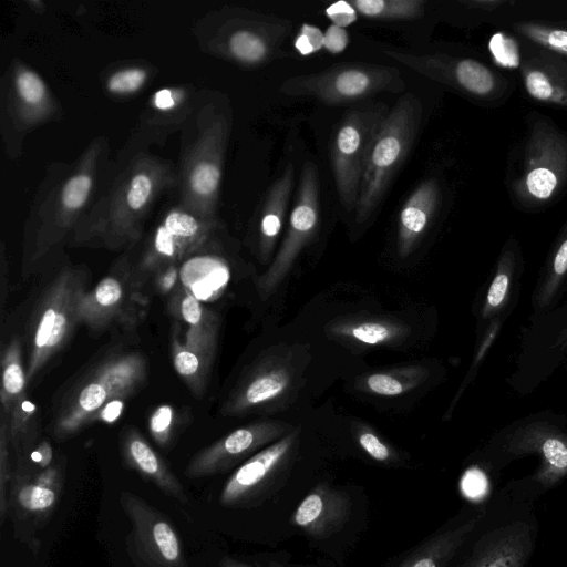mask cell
<instances>
[{"label": "cell", "mask_w": 567, "mask_h": 567, "mask_svg": "<svg viewBox=\"0 0 567 567\" xmlns=\"http://www.w3.org/2000/svg\"><path fill=\"white\" fill-rule=\"evenodd\" d=\"M125 463L144 480L153 483L166 496L182 504L188 503L184 486L164 460L136 431H128L122 442Z\"/></svg>", "instance_id": "22"}, {"label": "cell", "mask_w": 567, "mask_h": 567, "mask_svg": "<svg viewBox=\"0 0 567 567\" xmlns=\"http://www.w3.org/2000/svg\"><path fill=\"white\" fill-rule=\"evenodd\" d=\"M61 116L62 106L44 79L21 59H12L0 79V136L7 156L19 159L25 137Z\"/></svg>", "instance_id": "5"}, {"label": "cell", "mask_w": 567, "mask_h": 567, "mask_svg": "<svg viewBox=\"0 0 567 567\" xmlns=\"http://www.w3.org/2000/svg\"><path fill=\"white\" fill-rule=\"evenodd\" d=\"M179 275L187 291L198 300H209L226 285L228 269L221 258L202 254L200 247L184 260Z\"/></svg>", "instance_id": "29"}, {"label": "cell", "mask_w": 567, "mask_h": 567, "mask_svg": "<svg viewBox=\"0 0 567 567\" xmlns=\"http://www.w3.org/2000/svg\"><path fill=\"white\" fill-rule=\"evenodd\" d=\"M506 2L505 0H468L462 3L473 9L492 11L504 6Z\"/></svg>", "instance_id": "50"}, {"label": "cell", "mask_w": 567, "mask_h": 567, "mask_svg": "<svg viewBox=\"0 0 567 567\" xmlns=\"http://www.w3.org/2000/svg\"><path fill=\"white\" fill-rule=\"evenodd\" d=\"M146 378L145 359L136 352L112 357L83 380L59 411L53 434L63 440L93 421L111 401L124 399Z\"/></svg>", "instance_id": "7"}, {"label": "cell", "mask_w": 567, "mask_h": 567, "mask_svg": "<svg viewBox=\"0 0 567 567\" xmlns=\"http://www.w3.org/2000/svg\"><path fill=\"white\" fill-rule=\"evenodd\" d=\"M422 106L412 93L401 96L382 122L370 150L362 175L355 220L363 223L383 198L395 172L405 159L415 138Z\"/></svg>", "instance_id": "6"}, {"label": "cell", "mask_w": 567, "mask_h": 567, "mask_svg": "<svg viewBox=\"0 0 567 567\" xmlns=\"http://www.w3.org/2000/svg\"><path fill=\"white\" fill-rule=\"evenodd\" d=\"M179 313L183 320L193 328L202 327L212 321L205 317L200 301L186 290L179 302Z\"/></svg>", "instance_id": "41"}, {"label": "cell", "mask_w": 567, "mask_h": 567, "mask_svg": "<svg viewBox=\"0 0 567 567\" xmlns=\"http://www.w3.org/2000/svg\"><path fill=\"white\" fill-rule=\"evenodd\" d=\"M1 368V412L2 417H7L16 402L25 395L28 382L27 372L22 364L21 341L19 337H13L4 349Z\"/></svg>", "instance_id": "31"}, {"label": "cell", "mask_w": 567, "mask_h": 567, "mask_svg": "<svg viewBox=\"0 0 567 567\" xmlns=\"http://www.w3.org/2000/svg\"><path fill=\"white\" fill-rule=\"evenodd\" d=\"M520 75L526 93L535 101L567 109V61L548 51L528 55Z\"/></svg>", "instance_id": "20"}, {"label": "cell", "mask_w": 567, "mask_h": 567, "mask_svg": "<svg viewBox=\"0 0 567 567\" xmlns=\"http://www.w3.org/2000/svg\"><path fill=\"white\" fill-rule=\"evenodd\" d=\"M291 30L287 20L241 8H223L202 18L195 34L203 50L245 66L271 61Z\"/></svg>", "instance_id": "4"}, {"label": "cell", "mask_w": 567, "mask_h": 567, "mask_svg": "<svg viewBox=\"0 0 567 567\" xmlns=\"http://www.w3.org/2000/svg\"><path fill=\"white\" fill-rule=\"evenodd\" d=\"M554 270L558 275H561L567 270V238L560 244L556 252Z\"/></svg>", "instance_id": "49"}, {"label": "cell", "mask_w": 567, "mask_h": 567, "mask_svg": "<svg viewBox=\"0 0 567 567\" xmlns=\"http://www.w3.org/2000/svg\"><path fill=\"white\" fill-rule=\"evenodd\" d=\"M110 158L109 138L97 135L73 162H52L45 167L25 219L31 260L70 240L97 193Z\"/></svg>", "instance_id": "2"}, {"label": "cell", "mask_w": 567, "mask_h": 567, "mask_svg": "<svg viewBox=\"0 0 567 567\" xmlns=\"http://www.w3.org/2000/svg\"><path fill=\"white\" fill-rule=\"evenodd\" d=\"M323 45L324 34L317 25L303 23L300 27L295 40V48L301 55L312 54L322 49Z\"/></svg>", "instance_id": "39"}, {"label": "cell", "mask_w": 567, "mask_h": 567, "mask_svg": "<svg viewBox=\"0 0 567 567\" xmlns=\"http://www.w3.org/2000/svg\"><path fill=\"white\" fill-rule=\"evenodd\" d=\"M324 13L332 24L343 29L358 19V13L349 1L334 2L326 9Z\"/></svg>", "instance_id": "42"}, {"label": "cell", "mask_w": 567, "mask_h": 567, "mask_svg": "<svg viewBox=\"0 0 567 567\" xmlns=\"http://www.w3.org/2000/svg\"><path fill=\"white\" fill-rule=\"evenodd\" d=\"M349 43V37L343 28L331 24L324 33V45L327 51L337 54L342 52Z\"/></svg>", "instance_id": "45"}, {"label": "cell", "mask_w": 567, "mask_h": 567, "mask_svg": "<svg viewBox=\"0 0 567 567\" xmlns=\"http://www.w3.org/2000/svg\"><path fill=\"white\" fill-rule=\"evenodd\" d=\"M53 452L51 445L48 442H42L38 445L34 452H32L31 457L34 463H37L40 467H48L52 461Z\"/></svg>", "instance_id": "48"}, {"label": "cell", "mask_w": 567, "mask_h": 567, "mask_svg": "<svg viewBox=\"0 0 567 567\" xmlns=\"http://www.w3.org/2000/svg\"><path fill=\"white\" fill-rule=\"evenodd\" d=\"M358 442L362 450L378 462H388L392 458V451L389 445L370 429L360 430Z\"/></svg>", "instance_id": "40"}, {"label": "cell", "mask_w": 567, "mask_h": 567, "mask_svg": "<svg viewBox=\"0 0 567 567\" xmlns=\"http://www.w3.org/2000/svg\"><path fill=\"white\" fill-rule=\"evenodd\" d=\"M336 339L363 346H386L403 341L410 328L393 319L383 317L339 318L328 326Z\"/></svg>", "instance_id": "26"}, {"label": "cell", "mask_w": 567, "mask_h": 567, "mask_svg": "<svg viewBox=\"0 0 567 567\" xmlns=\"http://www.w3.org/2000/svg\"><path fill=\"white\" fill-rule=\"evenodd\" d=\"M293 166L289 163L265 198L258 227L259 255L264 262L271 257L280 235L293 187Z\"/></svg>", "instance_id": "27"}, {"label": "cell", "mask_w": 567, "mask_h": 567, "mask_svg": "<svg viewBox=\"0 0 567 567\" xmlns=\"http://www.w3.org/2000/svg\"><path fill=\"white\" fill-rule=\"evenodd\" d=\"M507 286L508 278L505 274H499L495 277L487 295V300L491 306L496 307L503 301Z\"/></svg>", "instance_id": "46"}, {"label": "cell", "mask_w": 567, "mask_h": 567, "mask_svg": "<svg viewBox=\"0 0 567 567\" xmlns=\"http://www.w3.org/2000/svg\"><path fill=\"white\" fill-rule=\"evenodd\" d=\"M28 4L31 6V8L35 11H38V9H40L41 12H43L45 10L44 2H42L40 0H30V1H28Z\"/></svg>", "instance_id": "53"}, {"label": "cell", "mask_w": 567, "mask_h": 567, "mask_svg": "<svg viewBox=\"0 0 567 567\" xmlns=\"http://www.w3.org/2000/svg\"><path fill=\"white\" fill-rule=\"evenodd\" d=\"M319 223V175L312 162L302 166L295 206L290 213L286 236L268 269L258 278L261 300L272 296L310 241Z\"/></svg>", "instance_id": "14"}, {"label": "cell", "mask_w": 567, "mask_h": 567, "mask_svg": "<svg viewBox=\"0 0 567 567\" xmlns=\"http://www.w3.org/2000/svg\"><path fill=\"white\" fill-rule=\"evenodd\" d=\"M202 91L190 84H176L153 92L121 150L135 153L150 151L153 145L164 146L173 134L187 125Z\"/></svg>", "instance_id": "15"}, {"label": "cell", "mask_w": 567, "mask_h": 567, "mask_svg": "<svg viewBox=\"0 0 567 567\" xmlns=\"http://www.w3.org/2000/svg\"><path fill=\"white\" fill-rule=\"evenodd\" d=\"M221 225L218 218L202 217L178 200L166 207L146 241L134 269L137 284L142 275L161 271L185 260L203 247Z\"/></svg>", "instance_id": "12"}, {"label": "cell", "mask_w": 567, "mask_h": 567, "mask_svg": "<svg viewBox=\"0 0 567 567\" xmlns=\"http://www.w3.org/2000/svg\"><path fill=\"white\" fill-rule=\"evenodd\" d=\"M427 374V370L422 365L393 368L365 375L360 388L375 395L398 396L422 384Z\"/></svg>", "instance_id": "30"}, {"label": "cell", "mask_w": 567, "mask_h": 567, "mask_svg": "<svg viewBox=\"0 0 567 567\" xmlns=\"http://www.w3.org/2000/svg\"><path fill=\"white\" fill-rule=\"evenodd\" d=\"M546 460L556 468L567 467V449L556 439L547 440L543 445Z\"/></svg>", "instance_id": "44"}, {"label": "cell", "mask_w": 567, "mask_h": 567, "mask_svg": "<svg viewBox=\"0 0 567 567\" xmlns=\"http://www.w3.org/2000/svg\"><path fill=\"white\" fill-rule=\"evenodd\" d=\"M487 488V481L484 473L477 468L468 470L462 480V489L467 497H482Z\"/></svg>", "instance_id": "43"}, {"label": "cell", "mask_w": 567, "mask_h": 567, "mask_svg": "<svg viewBox=\"0 0 567 567\" xmlns=\"http://www.w3.org/2000/svg\"><path fill=\"white\" fill-rule=\"evenodd\" d=\"M173 409L167 404L158 406L150 419V431L159 445H166L171 437Z\"/></svg>", "instance_id": "38"}, {"label": "cell", "mask_w": 567, "mask_h": 567, "mask_svg": "<svg viewBox=\"0 0 567 567\" xmlns=\"http://www.w3.org/2000/svg\"><path fill=\"white\" fill-rule=\"evenodd\" d=\"M216 324L210 321L202 327H189L186 342L173 341V362L177 373L198 393L213 359Z\"/></svg>", "instance_id": "24"}, {"label": "cell", "mask_w": 567, "mask_h": 567, "mask_svg": "<svg viewBox=\"0 0 567 567\" xmlns=\"http://www.w3.org/2000/svg\"><path fill=\"white\" fill-rule=\"evenodd\" d=\"M156 73L157 69L147 63L128 62L107 70L102 86L109 96L126 99L142 91Z\"/></svg>", "instance_id": "32"}, {"label": "cell", "mask_w": 567, "mask_h": 567, "mask_svg": "<svg viewBox=\"0 0 567 567\" xmlns=\"http://www.w3.org/2000/svg\"><path fill=\"white\" fill-rule=\"evenodd\" d=\"M358 14L373 20H414L424 16V0H351Z\"/></svg>", "instance_id": "33"}, {"label": "cell", "mask_w": 567, "mask_h": 567, "mask_svg": "<svg viewBox=\"0 0 567 567\" xmlns=\"http://www.w3.org/2000/svg\"><path fill=\"white\" fill-rule=\"evenodd\" d=\"M123 399H115L111 402H109L94 417L101 419L105 422H113L117 419V416L121 414V411L123 409Z\"/></svg>", "instance_id": "47"}, {"label": "cell", "mask_w": 567, "mask_h": 567, "mask_svg": "<svg viewBox=\"0 0 567 567\" xmlns=\"http://www.w3.org/2000/svg\"><path fill=\"white\" fill-rule=\"evenodd\" d=\"M405 83L396 68L374 64H338L321 72L285 80L279 91L288 96H310L336 105L379 92H400Z\"/></svg>", "instance_id": "10"}, {"label": "cell", "mask_w": 567, "mask_h": 567, "mask_svg": "<svg viewBox=\"0 0 567 567\" xmlns=\"http://www.w3.org/2000/svg\"><path fill=\"white\" fill-rule=\"evenodd\" d=\"M566 185L567 133L548 120H535L529 125L522 166L511 193L523 207L536 208L550 203Z\"/></svg>", "instance_id": "8"}, {"label": "cell", "mask_w": 567, "mask_h": 567, "mask_svg": "<svg viewBox=\"0 0 567 567\" xmlns=\"http://www.w3.org/2000/svg\"><path fill=\"white\" fill-rule=\"evenodd\" d=\"M219 567H250L247 564H244L234 558L225 557L220 560Z\"/></svg>", "instance_id": "52"}, {"label": "cell", "mask_w": 567, "mask_h": 567, "mask_svg": "<svg viewBox=\"0 0 567 567\" xmlns=\"http://www.w3.org/2000/svg\"><path fill=\"white\" fill-rule=\"evenodd\" d=\"M299 435L292 430L240 464L219 494L224 507H240L256 496L290 455Z\"/></svg>", "instance_id": "19"}, {"label": "cell", "mask_w": 567, "mask_h": 567, "mask_svg": "<svg viewBox=\"0 0 567 567\" xmlns=\"http://www.w3.org/2000/svg\"><path fill=\"white\" fill-rule=\"evenodd\" d=\"M389 111L383 103L352 110L331 136V167L340 202L348 212L355 209L370 150Z\"/></svg>", "instance_id": "11"}, {"label": "cell", "mask_w": 567, "mask_h": 567, "mask_svg": "<svg viewBox=\"0 0 567 567\" xmlns=\"http://www.w3.org/2000/svg\"><path fill=\"white\" fill-rule=\"evenodd\" d=\"M0 523L3 525L7 512L9 509V498L7 496L8 485L11 480L9 463V435L7 423L1 420L0 430Z\"/></svg>", "instance_id": "37"}, {"label": "cell", "mask_w": 567, "mask_h": 567, "mask_svg": "<svg viewBox=\"0 0 567 567\" xmlns=\"http://www.w3.org/2000/svg\"><path fill=\"white\" fill-rule=\"evenodd\" d=\"M61 476L56 468L49 467L34 478L17 473L11 491V504L24 517L43 520L54 509L60 489Z\"/></svg>", "instance_id": "25"}, {"label": "cell", "mask_w": 567, "mask_h": 567, "mask_svg": "<svg viewBox=\"0 0 567 567\" xmlns=\"http://www.w3.org/2000/svg\"><path fill=\"white\" fill-rule=\"evenodd\" d=\"M465 526L456 533L440 535L424 544L411 557H409L401 567H440L441 563L449 556L456 543L458 535L467 530Z\"/></svg>", "instance_id": "36"}, {"label": "cell", "mask_w": 567, "mask_h": 567, "mask_svg": "<svg viewBox=\"0 0 567 567\" xmlns=\"http://www.w3.org/2000/svg\"><path fill=\"white\" fill-rule=\"evenodd\" d=\"M163 276L161 278L159 288L164 291L171 289L177 279V267L176 265L168 266L163 269Z\"/></svg>", "instance_id": "51"}, {"label": "cell", "mask_w": 567, "mask_h": 567, "mask_svg": "<svg viewBox=\"0 0 567 567\" xmlns=\"http://www.w3.org/2000/svg\"><path fill=\"white\" fill-rule=\"evenodd\" d=\"M513 29L545 51L567 58V29L534 21H520Z\"/></svg>", "instance_id": "34"}, {"label": "cell", "mask_w": 567, "mask_h": 567, "mask_svg": "<svg viewBox=\"0 0 567 567\" xmlns=\"http://www.w3.org/2000/svg\"><path fill=\"white\" fill-rule=\"evenodd\" d=\"M120 504L130 519L125 546L136 567H188L178 535L164 513L132 492H121Z\"/></svg>", "instance_id": "13"}, {"label": "cell", "mask_w": 567, "mask_h": 567, "mask_svg": "<svg viewBox=\"0 0 567 567\" xmlns=\"http://www.w3.org/2000/svg\"><path fill=\"white\" fill-rule=\"evenodd\" d=\"M35 410V404L24 395L16 402L10 414L1 419L7 423L9 440L17 453H21L31 444V424Z\"/></svg>", "instance_id": "35"}, {"label": "cell", "mask_w": 567, "mask_h": 567, "mask_svg": "<svg viewBox=\"0 0 567 567\" xmlns=\"http://www.w3.org/2000/svg\"><path fill=\"white\" fill-rule=\"evenodd\" d=\"M440 203L435 179L422 182L402 206L398 223V252L405 259L413 252L427 229Z\"/></svg>", "instance_id": "23"}, {"label": "cell", "mask_w": 567, "mask_h": 567, "mask_svg": "<svg viewBox=\"0 0 567 567\" xmlns=\"http://www.w3.org/2000/svg\"><path fill=\"white\" fill-rule=\"evenodd\" d=\"M231 130V109L220 94L203 90L181 132L177 200L190 212L218 218L223 171Z\"/></svg>", "instance_id": "3"}, {"label": "cell", "mask_w": 567, "mask_h": 567, "mask_svg": "<svg viewBox=\"0 0 567 567\" xmlns=\"http://www.w3.org/2000/svg\"><path fill=\"white\" fill-rule=\"evenodd\" d=\"M350 502L347 495L328 487H316L296 509L292 522L317 537H327L347 520Z\"/></svg>", "instance_id": "21"}, {"label": "cell", "mask_w": 567, "mask_h": 567, "mask_svg": "<svg viewBox=\"0 0 567 567\" xmlns=\"http://www.w3.org/2000/svg\"><path fill=\"white\" fill-rule=\"evenodd\" d=\"M287 423L264 420L238 427L196 453L185 467L189 478H202L226 472L248 460L292 430Z\"/></svg>", "instance_id": "16"}, {"label": "cell", "mask_w": 567, "mask_h": 567, "mask_svg": "<svg viewBox=\"0 0 567 567\" xmlns=\"http://www.w3.org/2000/svg\"><path fill=\"white\" fill-rule=\"evenodd\" d=\"M176 167L151 151L120 150L69 243L120 249L136 244L159 198L176 189Z\"/></svg>", "instance_id": "1"}, {"label": "cell", "mask_w": 567, "mask_h": 567, "mask_svg": "<svg viewBox=\"0 0 567 567\" xmlns=\"http://www.w3.org/2000/svg\"><path fill=\"white\" fill-rule=\"evenodd\" d=\"M298 367L290 349L275 350L240 379L220 410L223 415L247 414L280 400L297 381Z\"/></svg>", "instance_id": "17"}, {"label": "cell", "mask_w": 567, "mask_h": 567, "mask_svg": "<svg viewBox=\"0 0 567 567\" xmlns=\"http://www.w3.org/2000/svg\"><path fill=\"white\" fill-rule=\"evenodd\" d=\"M83 275L81 270L66 268L45 291L31 323L25 363L28 381L64 346L79 323L80 303L86 292Z\"/></svg>", "instance_id": "9"}, {"label": "cell", "mask_w": 567, "mask_h": 567, "mask_svg": "<svg viewBox=\"0 0 567 567\" xmlns=\"http://www.w3.org/2000/svg\"><path fill=\"white\" fill-rule=\"evenodd\" d=\"M126 288L116 276H106L93 290H86L79 310V323L101 328L125 313Z\"/></svg>", "instance_id": "28"}, {"label": "cell", "mask_w": 567, "mask_h": 567, "mask_svg": "<svg viewBox=\"0 0 567 567\" xmlns=\"http://www.w3.org/2000/svg\"><path fill=\"white\" fill-rule=\"evenodd\" d=\"M384 54L431 80L475 97H495L502 92L501 76L474 59L453 58L441 53L414 54L396 50H386Z\"/></svg>", "instance_id": "18"}]
</instances>
